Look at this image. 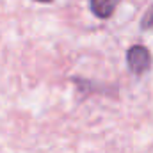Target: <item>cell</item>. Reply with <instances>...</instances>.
Returning <instances> with one entry per match:
<instances>
[{"label":"cell","instance_id":"cell-1","mask_svg":"<svg viewBox=\"0 0 153 153\" xmlns=\"http://www.w3.org/2000/svg\"><path fill=\"white\" fill-rule=\"evenodd\" d=\"M126 62H128V68L135 73V75H141L144 71L150 70L152 66V55H150V50L143 45H135L132 46L128 52H126Z\"/></svg>","mask_w":153,"mask_h":153},{"label":"cell","instance_id":"cell-2","mask_svg":"<svg viewBox=\"0 0 153 153\" xmlns=\"http://www.w3.org/2000/svg\"><path fill=\"white\" fill-rule=\"evenodd\" d=\"M119 0H91V11L98 18H109L116 11Z\"/></svg>","mask_w":153,"mask_h":153},{"label":"cell","instance_id":"cell-3","mask_svg":"<svg viewBox=\"0 0 153 153\" xmlns=\"http://www.w3.org/2000/svg\"><path fill=\"white\" fill-rule=\"evenodd\" d=\"M150 27H153V7H150V11L143 18V29H150Z\"/></svg>","mask_w":153,"mask_h":153},{"label":"cell","instance_id":"cell-4","mask_svg":"<svg viewBox=\"0 0 153 153\" xmlns=\"http://www.w3.org/2000/svg\"><path fill=\"white\" fill-rule=\"evenodd\" d=\"M39 2H50V0H39Z\"/></svg>","mask_w":153,"mask_h":153}]
</instances>
